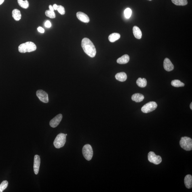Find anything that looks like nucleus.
I'll list each match as a JSON object with an SVG mask.
<instances>
[{
    "mask_svg": "<svg viewBox=\"0 0 192 192\" xmlns=\"http://www.w3.org/2000/svg\"><path fill=\"white\" fill-rule=\"evenodd\" d=\"M81 45L84 52L88 56L92 58L96 56V47L90 40L87 38L83 39Z\"/></svg>",
    "mask_w": 192,
    "mask_h": 192,
    "instance_id": "nucleus-1",
    "label": "nucleus"
},
{
    "mask_svg": "<svg viewBox=\"0 0 192 192\" xmlns=\"http://www.w3.org/2000/svg\"><path fill=\"white\" fill-rule=\"evenodd\" d=\"M37 49V46L35 43L30 41L22 43L18 47L19 52L22 53L33 52Z\"/></svg>",
    "mask_w": 192,
    "mask_h": 192,
    "instance_id": "nucleus-2",
    "label": "nucleus"
},
{
    "mask_svg": "<svg viewBox=\"0 0 192 192\" xmlns=\"http://www.w3.org/2000/svg\"><path fill=\"white\" fill-rule=\"evenodd\" d=\"M180 144L181 147L186 151H190L192 149V140L191 138L188 137H182Z\"/></svg>",
    "mask_w": 192,
    "mask_h": 192,
    "instance_id": "nucleus-3",
    "label": "nucleus"
},
{
    "mask_svg": "<svg viewBox=\"0 0 192 192\" xmlns=\"http://www.w3.org/2000/svg\"><path fill=\"white\" fill-rule=\"evenodd\" d=\"M66 135L62 133L58 134L55 140L54 144L56 148H60L63 147L66 142Z\"/></svg>",
    "mask_w": 192,
    "mask_h": 192,
    "instance_id": "nucleus-4",
    "label": "nucleus"
},
{
    "mask_svg": "<svg viewBox=\"0 0 192 192\" xmlns=\"http://www.w3.org/2000/svg\"><path fill=\"white\" fill-rule=\"evenodd\" d=\"M82 153L84 157L87 161H90L92 159L93 155V152L92 146L90 144H87L84 146Z\"/></svg>",
    "mask_w": 192,
    "mask_h": 192,
    "instance_id": "nucleus-5",
    "label": "nucleus"
},
{
    "mask_svg": "<svg viewBox=\"0 0 192 192\" xmlns=\"http://www.w3.org/2000/svg\"><path fill=\"white\" fill-rule=\"evenodd\" d=\"M157 107V104L155 102H151L142 106L141 111L144 113H148L155 110Z\"/></svg>",
    "mask_w": 192,
    "mask_h": 192,
    "instance_id": "nucleus-6",
    "label": "nucleus"
},
{
    "mask_svg": "<svg viewBox=\"0 0 192 192\" xmlns=\"http://www.w3.org/2000/svg\"><path fill=\"white\" fill-rule=\"evenodd\" d=\"M148 159L150 162L158 165L161 163L162 159L160 156L155 155L153 152H150L148 154Z\"/></svg>",
    "mask_w": 192,
    "mask_h": 192,
    "instance_id": "nucleus-7",
    "label": "nucleus"
},
{
    "mask_svg": "<svg viewBox=\"0 0 192 192\" xmlns=\"http://www.w3.org/2000/svg\"><path fill=\"white\" fill-rule=\"evenodd\" d=\"M37 95L41 102L45 103L49 102L48 95L45 91L42 90H38L37 92Z\"/></svg>",
    "mask_w": 192,
    "mask_h": 192,
    "instance_id": "nucleus-8",
    "label": "nucleus"
},
{
    "mask_svg": "<svg viewBox=\"0 0 192 192\" xmlns=\"http://www.w3.org/2000/svg\"><path fill=\"white\" fill-rule=\"evenodd\" d=\"M62 119V115L61 114H59L51 120L49 122V125L53 128H55V127L58 126L60 124Z\"/></svg>",
    "mask_w": 192,
    "mask_h": 192,
    "instance_id": "nucleus-9",
    "label": "nucleus"
},
{
    "mask_svg": "<svg viewBox=\"0 0 192 192\" xmlns=\"http://www.w3.org/2000/svg\"><path fill=\"white\" fill-rule=\"evenodd\" d=\"M40 163L41 159L39 156L36 155L34 157V172L36 175L38 174Z\"/></svg>",
    "mask_w": 192,
    "mask_h": 192,
    "instance_id": "nucleus-10",
    "label": "nucleus"
},
{
    "mask_svg": "<svg viewBox=\"0 0 192 192\" xmlns=\"http://www.w3.org/2000/svg\"><path fill=\"white\" fill-rule=\"evenodd\" d=\"M163 66L165 70L168 72L173 71L174 69V66L172 62L168 58H165L164 61Z\"/></svg>",
    "mask_w": 192,
    "mask_h": 192,
    "instance_id": "nucleus-11",
    "label": "nucleus"
},
{
    "mask_svg": "<svg viewBox=\"0 0 192 192\" xmlns=\"http://www.w3.org/2000/svg\"><path fill=\"white\" fill-rule=\"evenodd\" d=\"M77 16L81 21L85 23H88L90 21V19L87 15L81 12H78L77 13Z\"/></svg>",
    "mask_w": 192,
    "mask_h": 192,
    "instance_id": "nucleus-12",
    "label": "nucleus"
},
{
    "mask_svg": "<svg viewBox=\"0 0 192 192\" xmlns=\"http://www.w3.org/2000/svg\"><path fill=\"white\" fill-rule=\"evenodd\" d=\"M184 183L188 189H191L192 187V176L191 175H188L184 179Z\"/></svg>",
    "mask_w": 192,
    "mask_h": 192,
    "instance_id": "nucleus-13",
    "label": "nucleus"
},
{
    "mask_svg": "<svg viewBox=\"0 0 192 192\" xmlns=\"http://www.w3.org/2000/svg\"><path fill=\"white\" fill-rule=\"evenodd\" d=\"M133 34L136 39H140L142 37V33L140 28L137 26H134L133 28Z\"/></svg>",
    "mask_w": 192,
    "mask_h": 192,
    "instance_id": "nucleus-14",
    "label": "nucleus"
},
{
    "mask_svg": "<svg viewBox=\"0 0 192 192\" xmlns=\"http://www.w3.org/2000/svg\"><path fill=\"white\" fill-rule=\"evenodd\" d=\"M129 60H130V57L128 55H125L118 59L117 62L118 64H125L128 63Z\"/></svg>",
    "mask_w": 192,
    "mask_h": 192,
    "instance_id": "nucleus-15",
    "label": "nucleus"
},
{
    "mask_svg": "<svg viewBox=\"0 0 192 192\" xmlns=\"http://www.w3.org/2000/svg\"><path fill=\"white\" fill-rule=\"evenodd\" d=\"M115 77L117 80L121 81V82L126 81L127 79V75L126 73L123 72L117 73L116 74Z\"/></svg>",
    "mask_w": 192,
    "mask_h": 192,
    "instance_id": "nucleus-16",
    "label": "nucleus"
},
{
    "mask_svg": "<svg viewBox=\"0 0 192 192\" xmlns=\"http://www.w3.org/2000/svg\"><path fill=\"white\" fill-rule=\"evenodd\" d=\"M143 95L140 93H135L132 95V100L136 102H139L142 101L144 99Z\"/></svg>",
    "mask_w": 192,
    "mask_h": 192,
    "instance_id": "nucleus-17",
    "label": "nucleus"
},
{
    "mask_svg": "<svg viewBox=\"0 0 192 192\" xmlns=\"http://www.w3.org/2000/svg\"><path fill=\"white\" fill-rule=\"evenodd\" d=\"M12 16L15 20L18 21L21 18L20 11L17 9H14L12 11Z\"/></svg>",
    "mask_w": 192,
    "mask_h": 192,
    "instance_id": "nucleus-18",
    "label": "nucleus"
},
{
    "mask_svg": "<svg viewBox=\"0 0 192 192\" xmlns=\"http://www.w3.org/2000/svg\"><path fill=\"white\" fill-rule=\"evenodd\" d=\"M137 84L140 88L145 87L147 84V81L145 78H138L136 81Z\"/></svg>",
    "mask_w": 192,
    "mask_h": 192,
    "instance_id": "nucleus-19",
    "label": "nucleus"
},
{
    "mask_svg": "<svg viewBox=\"0 0 192 192\" xmlns=\"http://www.w3.org/2000/svg\"><path fill=\"white\" fill-rule=\"evenodd\" d=\"M120 37V35L119 33H114L109 36V40L110 42H115Z\"/></svg>",
    "mask_w": 192,
    "mask_h": 192,
    "instance_id": "nucleus-20",
    "label": "nucleus"
},
{
    "mask_svg": "<svg viewBox=\"0 0 192 192\" xmlns=\"http://www.w3.org/2000/svg\"><path fill=\"white\" fill-rule=\"evenodd\" d=\"M18 3L20 6L24 9H27L29 7V3L27 0H18Z\"/></svg>",
    "mask_w": 192,
    "mask_h": 192,
    "instance_id": "nucleus-21",
    "label": "nucleus"
},
{
    "mask_svg": "<svg viewBox=\"0 0 192 192\" xmlns=\"http://www.w3.org/2000/svg\"><path fill=\"white\" fill-rule=\"evenodd\" d=\"M173 3L176 5L184 6L188 4L187 0H172Z\"/></svg>",
    "mask_w": 192,
    "mask_h": 192,
    "instance_id": "nucleus-22",
    "label": "nucleus"
},
{
    "mask_svg": "<svg viewBox=\"0 0 192 192\" xmlns=\"http://www.w3.org/2000/svg\"><path fill=\"white\" fill-rule=\"evenodd\" d=\"M171 84L173 86L176 87H182L184 86L185 84L179 80H174L172 81Z\"/></svg>",
    "mask_w": 192,
    "mask_h": 192,
    "instance_id": "nucleus-23",
    "label": "nucleus"
},
{
    "mask_svg": "<svg viewBox=\"0 0 192 192\" xmlns=\"http://www.w3.org/2000/svg\"><path fill=\"white\" fill-rule=\"evenodd\" d=\"M8 182L7 180H4L0 184V192H2L6 189L8 186Z\"/></svg>",
    "mask_w": 192,
    "mask_h": 192,
    "instance_id": "nucleus-24",
    "label": "nucleus"
},
{
    "mask_svg": "<svg viewBox=\"0 0 192 192\" xmlns=\"http://www.w3.org/2000/svg\"><path fill=\"white\" fill-rule=\"evenodd\" d=\"M45 15L47 16L51 19H54L56 17V14H55L54 11H51L50 10L46 11Z\"/></svg>",
    "mask_w": 192,
    "mask_h": 192,
    "instance_id": "nucleus-25",
    "label": "nucleus"
},
{
    "mask_svg": "<svg viewBox=\"0 0 192 192\" xmlns=\"http://www.w3.org/2000/svg\"><path fill=\"white\" fill-rule=\"evenodd\" d=\"M125 17L127 19H129L131 16L132 14V11L130 8H127L125 9L124 11Z\"/></svg>",
    "mask_w": 192,
    "mask_h": 192,
    "instance_id": "nucleus-26",
    "label": "nucleus"
},
{
    "mask_svg": "<svg viewBox=\"0 0 192 192\" xmlns=\"http://www.w3.org/2000/svg\"><path fill=\"white\" fill-rule=\"evenodd\" d=\"M57 10L58 11V12L59 13L63 15L65 14V9H64V7L62 5H59L58 6V9H57Z\"/></svg>",
    "mask_w": 192,
    "mask_h": 192,
    "instance_id": "nucleus-27",
    "label": "nucleus"
},
{
    "mask_svg": "<svg viewBox=\"0 0 192 192\" xmlns=\"http://www.w3.org/2000/svg\"><path fill=\"white\" fill-rule=\"evenodd\" d=\"M45 25L46 27L49 28L51 27V24L49 21H47L45 23Z\"/></svg>",
    "mask_w": 192,
    "mask_h": 192,
    "instance_id": "nucleus-28",
    "label": "nucleus"
},
{
    "mask_svg": "<svg viewBox=\"0 0 192 192\" xmlns=\"http://www.w3.org/2000/svg\"><path fill=\"white\" fill-rule=\"evenodd\" d=\"M38 31L40 32V33H43L45 32V30L43 28L41 27H39L37 28Z\"/></svg>",
    "mask_w": 192,
    "mask_h": 192,
    "instance_id": "nucleus-29",
    "label": "nucleus"
},
{
    "mask_svg": "<svg viewBox=\"0 0 192 192\" xmlns=\"http://www.w3.org/2000/svg\"><path fill=\"white\" fill-rule=\"evenodd\" d=\"M58 5H57L56 4H54L53 6V8L54 9V10H57V9L58 8Z\"/></svg>",
    "mask_w": 192,
    "mask_h": 192,
    "instance_id": "nucleus-30",
    "label": "nucleus"
},
{
    "mask_svg": "<svg viewBox=\"0 0 192 192\" xmlns=\"http://www.w3.org/2000/svg\"><path fill=\"white\" fill-rule=\"evenodd\" d=\"M49 10H50L51 11H54V9L53 8V6L52 5H49Z\"/></svg>",
    "mask_w": 192,
    "mask_h": 192,
    "instance_id": "nucleus-31",
    "label": "nucleus"
},
{
    "mask_svg": "<svg viewBox=\"0 0 192 192\" xmlns=\"http://www.w3.org/2000/svg\"><path fill=\"white\" fill-rule=\"evenodd\" d=\"M4 1L5 0H0V5H1L2 4H3Z\"/></svg>",
    "mask_w": 192,
    "mask_h": 192,
    "instance_id": "nucleus-32",
    "label": "nucleus"
},
{
    "mask_svg": "<svg viewBox=\"0 0 192 192\" xmlns=\"http://www.w3.org/2000/svg\"><path fill=\"white\" fill-rule=\"evenodd\" d=\"M190 108L191 110H192V102H191V105H190Z\"/></svg>",
    "mask_w": 192,
    "mask_h": 192,
    "instance_id": "nucleus-33",
    "label": "nucleus"
},
{
    "mask_svg": "<svg viewBox=\"0 0 192 192\" xmlns=\"http://www.w3.org/2000/svg\"><path fill=\"white\" fill-rule=\"evenodd\" d=\"M148 1H152V0H148Z\"/></svg>",
    "mask_w": 192,
    "mask_h": 192,
    "instance_id": "nucleus-34",
    "label": "nucleus"
},
{
    "mask_svg": "<svg viewBox=\"0 0 192 192\" xmlns=\"http://www.w3.org/2000/svg\"><path fill=\"white\" fill-rule=\"evenodd\" d=\"M65 135H66V136H67V134H66Z\"/></svg>",
    "mask_w": 192,
    "mask_h": 192,
    "instance_id": "nucleus-35",
    "label": "nucleus"
}]
</instances>
